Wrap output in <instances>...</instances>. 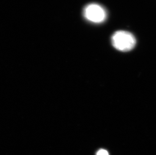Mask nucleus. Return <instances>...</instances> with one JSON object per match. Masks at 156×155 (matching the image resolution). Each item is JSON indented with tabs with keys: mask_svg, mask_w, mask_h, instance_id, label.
Listing matches in <instances>:
<instances>
[{
	"mask_svg": "<svg viewBox=\"0 0 156 155\" xmlns=\"http://www.w3.org/2000/svg\"><path fill=\"white\" fill-rule=\"evenodd\" d=\"M112 43L116 50L126 52L133 50L136 46V40L133 34L125 31L115 32L112 37Z\"/></svg>",
	"mask_w": 156,
	"mask_h": 155,
	"instance_id": "obj_1",
	"label": "nucleus"
},
{
	"mask_svg": "<svg viewBox=\"0 0 156 155\" xmlns=\"http://www.w3.org/2000/svg\"><path fill=\"white\" fill-rule=\"evenodd\" d=\"M83 15L87 20L94 23H102L107 18V12L104 8L96 3L87 5L84 8Z\"/></svg>",
	"mask_w": 156,
	"mask_h": 155,
	"instance_id": "obj_2",
	"label": "nucleus"
},
{
	"mask_svg": "<svg viewBox=\"0 0 156 155\" xmlns=\"http://www.w3.org/2000/svg\"><path fill=\"white\" fill-rule=\"evenodd\" d=\"M96 155H109V154L106 150L100 149L97 152Z\"/></svg>",
	"mask_w": 156,
	"mask_h": 155,
	"instance_id": "obj_3",
	"label": "nucleus"
}]
</instances>
